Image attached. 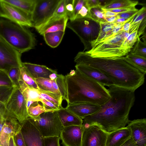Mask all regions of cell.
<instances>
[{"instance_id":"1","label":"cell","mask_w":146,"mask_h":146,"mask_svg":"<svg viewBox=\"0 0 146 146\" xmlns=\"http://www.w3.org/2000/svg\"><path fill=\"white\" fill-rule=\"evenodd\" d=\"M76 64L94 68L110 78L114 86L134 92L144 83L146 71L133 63L127 56L118 57H92L79 52L74 58Z\"/></svg>"},{"instance_id":"2","label":"cell","mask_w":146,"mask_h":146,"mask_svg":"<svg viewBox=\"0 0 146 146\" xmlns=\"http://www.w3.org/2000/svg\"><path fill=\"white\" fill-rule=\"evenodd\" d=\"M110 97L96 113L83 119V124H96L109 133L125 127L135 101V92L115 86L108 89Z\"/></svg>"},{"instance_id":"3","label":"cell","mask_w":146,"mask_h":146,"mask_svg":"<svg viewBox=\"0 0 146 146\" xmlns=\"http://www.w3.org/2000/svg\"><path fill=\"white\" fill-rule=\"evenodd\" d=\"M65 77L69 104L82 102L101 106L110 97L104 86L76 70H71Z\"/></svg>"},{"instance_id":"4","label":"cell","mask_w":146,"mask_h":146,"mask_svg":"<svg viewBox=\"0 0 146 146\" xmlns=\"http://www.w3.org/2000/svg\"><path fill=\"white\" fill-rule=\"evenodd\" d=\"M0 37L21 54L36 45L35 35L29 29L6 19H0Z\"/></svg>"},{"instance_id":"5","label":"cell","mask_w":146,"mask_h":146,"mask_svg":"<svg viewBox=\"0 0 146 146\" xmlns=\"http://www.w3.org/2000/svg\"><path fill=\"white\" fill-rule=\"evenodd\" d=\"M130 33L121 29L103 41L91 42V49L84 52L92 57L109 58L126 56L129 52L125 48L124 43Z\"/></svg>"},{"instance_id":"6","label":"cell","mask_w":146,"mask_h":146,"mask_svg":"<svg viewBox=\"0 0 146 146\" xmlns=\"http://www.w3.org/2000/svg\"><path fill=\"white\" fill-rule=\"evenodd\" d=\"M66 27L79 37L84 46L83 52L91 49V43L97 38L100 30V23L90 18L70 21L67 23Z\"/></svg>"},{"instance_id":"7","label":"cell","mask_w":146,"mask_h":146,"mask_svg":"<svg viewBox=\"0 0 146 146\" xmlns=\"http://www.w3.org/2000/svg\"><path fill=\"white\" fill-rule=\"evenodd\" d=\"M29 118L43 137L59 136L64 127L58 111L45 112L37 117Z\"/></svg>"},{"instance_id":"8","label":"cell","mask_w":146,"mask_h":146,"mask_svg":"<svg viewBox=\"0 0 146 146\" xmlns=\"http://www.w3.org/2000/svg\"><path fill=\"white\" fill-rule=\"evenodd\" d=\"M61 0H36L31 15L33 27L37 30L53 15Z\"/></svg>"},{"instance_id":"9","label":"cell","mask_w":146,"mask_h":146,"mask_svg":"<svg viewBox=\"0 0 146 146\" xmlns=\"http://www.w3.org/2000/svg\"><path fill=\"white\" fill-rule=\"evenodd\" d=\"M5 106L10 114L20 123L29 117L26 101L19 87H14Z\"/></svg>"},{"instance_id":"10","label":"cell","mask_w":146,"mask_h":146,"mask_svg":"<svg viewBox=\"0 0 146 146\" xmlns=\"http://www.w3.org/2000/svg\"><path fill=\"white\" fill-rule=\"evenodd\" d=\"M0 17L22 26L33 27L30 16L3 0H0Z\"/></svg>"},{"instance_id":"11","label":"cell","mask_w":146,"mask_h":146,"mask_svg":"<svg viewBox=\"0 0 146 146\" xmlns=\"http://www.w3.org/2000/svg\"><path fill=\"white\" fill-rule=\"evenodd\" d=\"M21 54L0 37V68L22 66Z\"/></svg>"},{"instance_id":"12","label":"cell","mask_w":146,"mask_h":146,"mask_svg":"<svg viewBox=\"0 0 146 146\" xmlns=\"http://www.w3.org/2000/svg\"><path fill=\"white\" fill-rule=\"evenodd\" d=\"M83 125L81 146H106L108 133L96 124Z\"/></svg>"},{"instance_id":"13","label":"cell","mask_w":146,"mask_h":146,"mask_svg":"<svg viewBox=\"0 0 146 146\" xmlns=\"http://www.w3.org/2000/svg\"><path fill=\"white\" fill-rule=\"evenodd\" d=\"M21 132L26 146H44L43 137L29 117L23 123Z\"/></svg>"},{"instance_id":"14","label":"cell","mask_w":146,"mask_h":146,"mask_svg":"<svg viewBox=\"0 0 146 146\" xmlns=\"http://www.w3.org/2000/svg\"><path fill=\"white\" fill-rule=\"evenodd\" d=\"M83 126L72 125L64 127L59 135L64 146H81Z\"/></svg>"},{"instance_id":"15","label":"cell","mask_w":146,"mask_h":146,"mask_svg":"<svg viewBox=\"0 0 146 146\" xmlns=\"http://www.w3.org/2000/svg\"><path fill=\"white\" fill-rule=\"evenodd\" d=\"M127 127L130 129L131 137L138 146H146V119L130 120Z\"/></svg>"},{"instance_id":"16","label":"cell","mask_w":146,"mask_h":146,"mask_svg":"<svg viewBox=\"0 0 146 146\" xmlns=\"http://www.w3.org/2000/svg\"><path fill=\"white\" fill-rule=\"evenodd\" d=\"M75 67L80 73L104 86H114V83L110 78L94 68L81 64H76Z\"/></svg>"},{"instance_id":"17","label":"cell","mask_w":146,"mask_h":146,"mask_svg":"<svg viewBox=\"0 0 146 146\" xmlns=\"http://www.w3.org/2000/svg\"><path fill=\"white\" fill-rule=\"evenodd\" d=\"M100 106L93 104L74 102L70 104L66 109L81 119L93 114L100 109Z\"/></svg>"},{"instance_id":"18","label":"cell","mask_w":146,"mask_h":146,"mask_svg":"<svg viewBox=\"0 0 146 146\" xmlns=\"http://www.w3.org/2000/svg\"><path fill=\"white\" fill-rule=\"evenodd\" d=\"M131 137V131L127 126L108 134L106 146H120Z\"/></svg>"},{"instance_id":"19","label":"cell","mask_w":146,"mask_h":146,"mask_svg":"<svg viewBox=\"0 0 146 146\" xmlns=\"http://www.w3.org/2000/svg\"><path fill=\"white\" fill-rule=\"evenodd\" d=\"M22 65L35 78H49V76L51 74L57 73L56 70H52L44 65L26 62H22Z\"/></svg>"},{"instance_id":"20","label":"cell","mask_w":146,"mask_h":146,"mask_svg":"<svg viewBox=\"0 0 146 146\" xmlns=\"http://www.w3.org/2000/svg\"><path fill=\"white\" fill-rule=\"evenodd\" d=\"M60 121L64 127L72 125H82L83 121L75 114L62 107L58 110Z\"/></svg>"},{"instance_id":"21","label":"cell","mask_w":146,"mask_h":146,"mask_svg":"<svg viewBox=\"0 0 146 146\" xmlns=\"http://www.w3.org/2000/svg\"><path fill=\"white\" fill-rule=\"evenodd\" d=\"M69 19L67 16H64L51 23L41 27L37 31L40 35L58 31L65 32Z\"/></svg>"},{"instance_id":"22","label":"cell","mask_w":146,"mask_h":146,"mask_svg":"<svg viewBox=\"0 0 146 146\" xmlns=\"http://www.w3.org/2000/svg\"><path fill=\"white\" fill-rule=\"evenodd\" d=\"M16 120L13 119L5 122L0 133V146H7L10 137L14 136L13 125L16 124Z\"/></svg>"},{"instance_id":"23","label":"cell","mask_w":146,"mask_h":146,"mask_svg":"<svg viewBox=\"0 0 146 146\" xmlns=\"http://www.w3.org/2000/svg\"><path fill=\"white\" fill-rule=\"evenodd\" d=\"M19 82V89L26 102L29 101L41 102V98L39 94V90L29 87L20 79Z\"/></svg>"},{"instance_id":"24","label":"cell","mask_w":146,"mask_h":146,"mask_svg":"<svg viewBox=\"0 0 146 146\" xmlns=\"http://www.w3.org/2000/svg\"><path fill=\"white\" fill-rule=\"evenodd\" d=\"M31 17L36 0H3Z\"/></svg>"},{"instance_id":"25","label":"cell","mask_w":146,"mask_h":146,"mask_svg":"<svg viewBox=\"0 0 146 146\" xmlns=\"http://www.w3.org/2000/svg\"><path fill=\"white\" fill-rule=\"evenodd\" d=\"M52 80V86L55 90L62 96L63 100H65L68 105L69 101L65 76L58 74L57 77Z\"/></svg>"},{"instance_id":"26","label":"cell","mask_w":146,"mask_h":146,"mask_svg":"<svg viewBox=\"0 0 146 146\" xmlns=\"http://www.w3.org/2000/svg\"><path fill=\"white\" fill-rule=\"evenodd\" d=\"M65 33V32L58 31L49 33L43 35L46 44L50 47L55 48L61 42Z\"/></svg>"},{"instance_id":"27","label":"cell","mask_w":146,"mask_h":146,"mask_svg":"<svg viewBox=\"0 0 146 146\" xmlns=\"http://www.w3.org/2000/svg\"><path fill=\"white\" fill-rule=\"evenodd\" d=\"M139 4L137 1L130 0H112L103 8L105 10L135 7Z\"/></svg>"},{"instance_id":"28","label":"cell","mask_w":146,"mask_h":146,"mask_svg":"<svg viewBox=\"0 0 146 146\" xmlns=\"http://www.w3.org/2000/svg\"><path fill=\"white\" fill-rule=\"evenodd\" d=\"M38 102H33L28 108L27 111L29 117L35 118L44 112L56 111L48 108L42 103L41 104Z\"/></svg>"},{"instance_id":"29","label":"cell","mask_w":146,"mask_h":146,"mask_svg":"<svg viewBox=\"0 0 146 146\" xmlns=\"http://www.w3.org/2000/svg\"><path fill=\"white\" fill-rule=\"evenodd\" d=\"M39 94L40 96L46 100L50 102L60 108L63 100L62 96L51 92L39 90Z\"/></svg>"},{"instance_id":"30","label":"cell","mask_w":146,"mask_h":146,"mask_svg":"<svg viewBox=\"0 0 146 146\" xmlns=\"http://www.w3.org/2000/svg\"><path fill=\"white\" fill-rule=\"evenodd\" d=\"M20 78L29 87L37 90L40 89L38 86L35 78L23 66L20 67Z\"/></svg>"},{"instance_id":"31","label":"cell","mask_w":146,"mask_h":146,"mask_svg":"<svg viewBox=\"0 0 146 146\" xmlns=\"http://www.w3.org/2000/svg\"><path fill=\"white\" fill-rule=\"evenodd\" d=\"M35 79L40 89L60 95L54 89L52 86V80L50 78H38Z\"/></svg>"},{"instance_id":"32","label":"cell","mask_w":146,"mask_h":146,"mask_svg":"<svg viewBox=\"0 0 146 146\" xmlns=\"http://www.w3.org/2000/svg\"><path fill=\"white\" fill-rule=\"evenodd\" d=\"M126 56L135 64L146 71V57L131 52Z\"/></svg>"},{"instance_id":"33","label":"cell","mask_w":146,"mask_h":146,"mask_svg":"<svg viewBox=\"0 0 146 146\" xmlns=\"http://www.w3.org/2000/svg\"><path fill=\"white\" fill-rule=\"evenodd\" d=\"M135 43L131 52L146 58V42L142 41L138 37Z\"/></svg>"},{"instance_id":"34","label":"cell","mask_w":146,"mask_h":146,"mask_svg":"<svg viewBox=\"0 0 146 146\" xmlns=\"http://www.w3.org/2000/svg\"><path fill=\"white\" fill-rule=\"evenodd\" d=\"M6 70L14 85L19 87V82L20 75V67H12Z\"/></svg>"},{"instance_id":"35","label":"cell","mask_w":146,"mask_h":146,"mask_svg":"<svg viewBox=\"0 0 146 146\" xmlns=\"http://www.w3.org/2000/svg\"><path fill=\"white\" fill-rule=\"evenodd\" d=\"M90 13L91 18L94 21L99 23L106 22L102 7H98L92 8L90 10Z\"/></svg>"},{"instance_id":"36","label":"cell","mask_w":146,"mask_h":146,"mask_svg":"<svg viewBox=\"0 0 146 146\" xmlns=\"http://www.w3.org/2000/svg\"><path fill=\"white\" fill-rule=\"evenodd\" d=\"M16 86L9 77L5 70L0 68V88H13Z\"/></svg>"},{"instance_id":"37","label":"cell","mask_w":146,"mask_h":146,"mask_svg":"<svg viewBox=\"0 0 146 146\" xmlns=\"http://www.w3.org/2000/svg\"><path fill=\"white\" fill-rule=\"evenodd\" d=\"M146 18V9L143 7L139 10L137 15L135 17L132 22L130 28L131 29L138 23H141L142 20Z\"/></svg>"},{"instance_id":"38","label":"cell","mask_w":146,"mask_h":146,"mask_svg":"<svg viewBox=\"0 0 146 146\" xmlns=\"http://www.w3.org/2000/svg\"><path fill=\"white\" fill-rule=\"evenodd\" d=\"M13 117L7 110L5 105L0 101V120H7Z\"/></svg>"},{"instance_id":"39","label":"cell","mask_w":146,"mask_h":146,"mask_svg":"<svg viewBox=\"0 0 146 146\" xmlns=\"http://www.w3.org/2000/svg\"><path fill=\"white\" fill-rule=\"evenodd\" d=\"M74 0H65V11L69 19L71 17L74 11Z\"/></svg>"},{"instance_id":"40","label":"cell","mask_w":146,"mask_h":146,"mask_svg":"<svg viewBox=\"0 0 146 146\" xmlns=\"http://www.w3.org/2000/svg\"><path fill=\"white\" fill-rule=\"evenodd\" d=\"M44 146H60L59 136L43 137Z\"/></svg>"},{"instance_id":"41","label":"cell","mask_w":146,"mask_h":146,"mask_svg":"<svg viewBox=\"0 0 146 146\" xmlns=\"http://www.w3.org/2000/svg\"><path fill=\"white\" fill-rule=\"evenodd\" d=\"M85 4V0H74V11L70 21H73L75 19L78 11Z\"/></svg>"},{"instance_id":"42","label":"cell","mask_w":146,"mask_h":146,"mask_svg":"<svg viewBox=\"0 0 146 146\" xmlns=\"http://www.w3.org/2000/svg\"><path fill=\"white\" fill-rule=\"evenodd\" d=\"M83 18H91L90 10L87 6L86 3L78 11L75 19Z\"/></svg>"},{"instance_id":"43","label":"cell","mask_w":146,"mask_h":146,"mask_svg":"<svg viewBox=\"0 0 146 146\" xmlns=\"http://www.w3.org/2000/svg\"><path fill=\"white\" fill-rule=\"evenodd\" d=\"M115 13H122L131 11H138L135 7L106 10Z\"/></svg>"},{"instance_id":"44","label":"cell","mask_w":146,"mask_h":146,"mask_svg":"<svg viewBox=\"0 0 146 146\" xmlns=\"http://www.w3.org/2000/svg\"><path fill=\"white\" fill-rule=\"evenodd\" d=\"M41 101L40 102L46 108L56 111H58L61 108L50 102L42 98L41 97Z\"/></svg>"},{"instance_id":"45","label":"cell","mask_w":146,"mask_h":146,"mask_svg":"<svg viewBox=\"0 0 146 146\" xmlns=\"http://www.w3.org/2000/svg\"><path fill=\"white\" fill-rule=\"evenodd\" d=\"M15 139L17 146H26L21 130L18 131L16 133Z\"/></svg>"},{"instance_id":"46","label":"cell","mask_w":146,"mask_h":146,"mask_svg":"<svg viewBox=\"0 0 146 146\" xmlns=\"http://www.w3.org/2000/svg\"><path fill=\"white\" fill-rule=\"evenodd\" d=\"M138 11H131L126 12L118 13L117 15L119 17L128 19L131 17Z\"/></svg>"},{"instance_id":"47","label":"cell","mask_w":146,"mask_h":146,"mask_svg":"<svg viewBox=\"0 0 146 146\" xmlns=\"http://www.w3.org/2000/svg\"><path fill=\"white\" fill-rule=\"evenodd\" d=\"M85 1L86 5L90 10L93 8L100 7L98 0H85Z\"/></svg>"},{"instance_id":"48","label":"cell","mask_w":146,"mask_h":146,"mask_svg":"<svg viewBox=\"0 0 146 146\" xmlns=\"http://www.w3.org/2000/svg\"><path fill=\"white\" fill-rule=\"evenodd\" d=\"M146 25V18H144L142 20L139 25L138 31V38L140 37L141 35L144 34V32H145Z\"/></svg>"},{"instance_id":"49","label":"cell","mask_w":146,"mask_h":146,"mask_svg":"<svg viewBox=\"0 0 146 146\" xmlns=\"http://www.w3.org/2000/svg\"><path fill=\"white\" fill-rule=\"evenodd\" d=\"M120 146H138L131 137L125 142Z\"/></svg>"},{"instance_id":"50","label":"cell","mask_w":146,"mask_h":146,"mask_svg":"<svg viewBox=\"0 0 146 146\" xmlns=\"http://www.w3.org/2000/svg\"><path fill=\"white\" fill-rule=\"evenodd\" d=\"M134 18L132 19L130 21L125 23L121 29L122 31L127 32H130L129 29L131 24Z\"/></svg>"},{"instance_id":"51","label":"cell","mask_w":146,"mask_h":146,"mask_svg":"<svg viewBox=\"0 0 146 146\" xmlns=\"http://www.w3.org/2000/svg\"><path fill=\"white\" fill-rule=\"evenodd\" d=\"M103 9V12L105 17H109L116 15L118 13H115L107 10Z\"/></svg>"},{"instance_id":"52","label":"cell","mask_w":146,"mask_h":146,"mask_svg":"<svg viewBox=\"0 0 146 146\" xmlns=\"http://www.w3.org/2000/svg\"><path fill=\"white\" fill-rule=\"evenodd\" d=\"M116 18V15L109 17H105L106 21L109 23H112L114 22Z\"/></svg>"},{"instance_id":"53","label":"cell","mask_w":146,"mask_h":146,"mask_svg":"<svg viewBox=\"0 0 146 146\" xmlns=\"http://www.w3.org/2000/svg\"><path fill=\"white\" fill-rule=\"evenodd\" d=\"M128 19H125L123 18L119 17L116 15V18L114 22L117 23H120L124 22L127 21Z\"/></svg>"},{"instance_id":"54","label":"cell","mask_w":146,"mask_h":146,"mask_svg":"<svg viewBox=\"0 0 146 146\" xmlns=\"http://www.w3.org/2000/svg\"><path fill=\"white\" fill-rule=\"evenodd\" d=\"M111 0H98L100 7L103 8Z\"/></svg>"},{"instance_id":"55","label":"cell","mask_w":146,"mask_h":146,"mask_svg":"<svg viewBox=\"0 0 146 146\" xmlns=\"http://www.w3.org/2000/svg\"><path fill=\"white\" fill-rule=\"evenodd\" d=\"M14 136L11 137L10 139L8 146H16V144L14 139Z\"/></svg>"},{"instance_id":"56","label":"cell","mask_w":146,"mask_h":146,"mask_svg":"<svg viewBox=\"0 0 146 146\" xmlns=\"http://www.w3.org/2000/svg\"><path fill=\"white\" fill-rule=\"evenodd\" d=\"M57 73H52L49 75V78L51 80H53L57 77Z\"/></svg>"},{"instance_id":"57","label":"cell","mask_w":146,"mask_h":146,"mask_svg":"<svg viewBox=\"0 0 146 146\" xmlns=\"http://www.w3.org/2000/svg\"><path fill=\"white\" fill-rule=\"evenodd\" d=\"M6 121L7 120H0V133L2 129L3 125Z\"/></svg>"}]
</instances>
